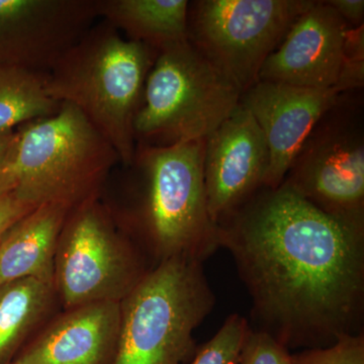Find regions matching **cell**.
<instances>
[{"mask_svg":"<svg viewBox=\"0 0 364 364\" xmlns=\"http://www.w3.org/2000/svg\"><path fill=\"white\" fill-rule=\"evenodd\" d=\"M119 158L75 107L62 102L51 116L16 129L0 164V196L13 193L36 207L74 208L100 198Z\"/></svg>","mask_w":364,"mask_h":364,"instance_id":"cell-3","label":"cell"},{"mask_svg":"<svg viewBox=\"0 0 364 364\" xmlns=\"http://www.w3.org/2000/svg\"><path fill=\"white\" fill-rule=\"evenodd\" d=\"M202 263L174 257L146 272L121 301L114 364H183L193 358V332L215 301Z\"/></svg>","mask_w":364,"mask_h":364,"instance_id":"cell-5","label":"cell"},{"mask_svg":"<svg viewBox=\"0 0 364 364\" xmlns=\"http://www.w3.org/2000/svg\"><path fill=\"white\" fill-rule=\"evenodd\" d=\"M119 328V301L65 309L28 340L11 364H114Z\"/></svg>","mask_w":364,"mask_h":364,"instance_id":"cell-14","label":"cell"},{"mask_svg":"<svg viewBox=\"0 0 364 364\" xmlns=\"http://www.w3.org/2000/svg\"><path fill=\"white\" fill-rule=\"evenodd\" d=\"M50 97L47 74L16 68H0V136L58 111Z\"/></svg>","mask_w":364,"mask_h":364,"instance_id":"cell-18","label":"cell"},{"mask_svg":"<svg viewBox=\"0 0 364 364\" xmlns=\"http://www.w3.org/2000/svg\"><path fill=\"white\" fill-rule=\"evenodd\" d=\"M157 53L98 20L47 74L50 97L75 107L129 164L134 122Z\"/></svg>","mask_w":364,"mask_h":364,"instance_id":"cell-4","label":"cell"},{"mask_svg":"<svg viewBox=\"0 0 364 364\" xmlns=\"http://www.w3.org/2000/svg\"><path fill=\"white\" fill-rule=\"evenodd\" d=\"M188 0H95L98 20L157 53L188 40Z\"/></svg>","mask_w":364,"mask_h":364,"instance_id":"cell-16","label":"cell"},{"mask_svg":"<svg viewBox=\"0 0 364 364\" xmlns=\"http://www.w3.org/2000/svg\"><path fill=\"white\" fill-rule=\"evenodd\" d=\"M314 0L189 1L188 41L243 95Z\"/></svg>","mask_w":364,"mask_h":364,"instance_id":"cell-9","label":"cell"},{"mask_svg":"<svg viewBox=\"0 0 364 364\" xmlns=\"http://www.w3.org/2000/svg\"><path fill=\"white\" fill-rule=\"evenodd\" d=\"M14 136H16V131L6 134V135L0 136V164L6 158L7 152L11 149L14 141Z\"/></svg>","mask_w":364,"mask_h":364,"instance_id":"cell-25","label":"cell"},{"mask_svg":"<svg viewBox=\"0 0 364 364\" xmlns=\"http://www.w3.org/2000/svg\"><path fill=\"white\" fill-rule=\"evenodd\" d=\"M349 28L363 26V0H326Z\"/></svg>","mask_w":364,"mask_h":364,"instance_id":"cell-24","label":"cell"},{"mask_svg":"<svg viewBox=\"0 0 364 364\" xmlns=\"http://www.w3.org/2000/svg\"><path fill=\"white\" fill-rule=\"evenodd\" d=\"M134 247L100 196L72 208L54 263L55 291L64 309L121 303L150 269Z\"/></svg>","mask_w":364,"mask_h":364,"instance_id":"cell-8","label":"cell"},{"mask_svg":"<svg viewBox=\"0 0 364 364\" xmlns=\"http://www.w3.org/2000/svg\"><path fill=\"white\" fill-rule=\"evenodd\" d=\"M249 327L238 314L229 316L212 339L198 347L189 364H238Z\"/></svg>","mask_w":364,"mask_h":364,"instance_id":"cell-19","label":"cell"},{"mask_svg":"<svg viewBox=\"0 0 364 364\" xmlns=\"http://www.w3.org/2000/svg\"><path fill=\"white\" fill-rule=\"evenodd\" d=\"M339 95L335 88L258 81L241 95L240 104L252 114L267 141L269 167L264 186L282 183L304 141Z\"/></svg>","mask_w":364,"mask_h":364,"instance_id":"cell-13","label":"cell"},{"mask_svg":"<svg viewBox=\"0 0 364 364\" xmlns=\"http://www.w3.org/2000/svg\"><path fill=\"white\" fill-rule=\"evenodd\" d=\"M293 364H364V333L342 337L336 343L291 354Z\"/></svg>","mask_w":364,"mask_h":364,"instance_id":"cell-20","label":"cell"},{"mask_svg":"<svg viewBox=\"0 0 364 364\" xmlns=\"http://www.w3.org/2000/svg\"><path fill=\"white\" fill-rule=\"evenodd\" d=\"M238 364H293L291 353L272 335L249 327Z\"/></svg>","mask_w":364,"mask_h":364,"instance_id":"cell-22","label":"cell"},{"mask_svg":"<svg viewBox=\"0 0 364 364\" xmlns=\"http://www.w3.org/2000/svg\"><path fill=\"white\" fill-rule=\"evenodd\" d=\"M348 28L326 0H314L265 60L259 81L313 90L335 88Z\"/></svg>","mask_w":364,"mask_h":364,"instance_id":"cell-12","label":"cell"},{"mask_svg":"<svg viewBox=\"0 0 364 364\" xmlns=\"http://www.w3.org/2000/svg\"><path fill=\"white\" fill-rule=\"evenodd\" d=\"M269 152L252 114L239 104L205 139L203 181L208 214L217 224L264 186Z\"/></svg>","mask_w":364,"mask_h":364,"instance_id":"cell-11","label":"cell"},{"mask_svg":"<svg viewBox=\"0 0 364 364\" xmlns=\"http://www.w3.org/2000/svg\"><path fill=\"white\" fill-rule=\"evenodd\" d=\"M364 30L363 26L349 28L345 36L343 64L335 90L339 93L363 90Z\"/></svg>","mask_w":364,"mask_h":364,"instance_id":"cell-21","label":"cell"},{"mask_svg":"<svg viewBox=\"0 0 364 364\" xmlns=\"http://www.w3.org/2000/svg\"><path fill=\"white\" fill-rule=\"evenodd\" d=\"M203 153L205 140L167 147L136 144L132 161L121 164L130 202L107 208L124 233L143 239L157 263L174 257L203 261L220 248L205 198Z\"/></svg>","mask_w":364,"mask_h":364,"instance_id":"cell-2","label":"cell"},{"mask_svg":"<svg viewBox=\"0 0 364 364\" xmlns=\"http://www.w3.org/2000/svg\"><path fill=\"white\" fill-rule=\"evenodd\" d=\"M36 208L38 207L25 202L13 193L0 196V242L16 223Z\"/></svg>","mask_w":364,"mask_h":364,"instance_id":"cell-23","label":"cell"},{"mask_svg":"<svg viewBox=\"0 0 364 364\" xmlns=\"http://www.w3.org/2000/svg\"><path fill=\"white\" fill-rule=\"evenodd\" d=\"M282 183L364 233L363 90L340 93L304 141Z\"/></svg>","mask_w":364,"mask_h":364,"instance_id":"cell-7","label":"cell"},{"mask_svg":"<svg viewBox=\"0 0 364 364\" xmlns=\"http://www.w3.org/2000/svg\"><path fill=\"white\" fill-rule=\"evenodd\" d=\"M241 91L188 40L158 52L134 122L136 144L205 140L240 104Z\"/></svg>","mask_w":364,"mask_h":364,"instance_id":"cell-6","label":"cell"},{"mask_svg":"<svg viewBox=\"0 0 364 364\" xmlns=\"http://www.w3.org/2000/svg\"><path fill=\"white\" fill-rule=\"evenodd\" d=\"M217 227L252 299L253 329L289 350L363 333L364 233L284 183L258 189Z\"/></svg>","mask_w":364,"mask_h":364,"instance_id":"cell-1","label":"cell"},{"mask_svg":"<svg viewBox=\"0 0 364 364\" xmlns=\"http://www.w3.org/2000/svg\"><path fill=\"white\" fill-rule=\"evenodd\" d=\"M97 20L95 0H0V68L48 74Z\"/></svg>","mask_w":364,"mask_h":364,"instance_id":"cell-10","label":"cell"},{"mask_svg":"<svg viewBox=\"0 0 364 364\" xmlns=\"http://www.w3.org/2000/svg\"><path fill=\"white\" fill-rule=\"evenodd\" d=\"M71 208L58 203L36 208L0 242V282L35 279L54 284L60 234Z\"/></svg>","mask_w":364,"mask_h":364,"instance_id":"cell-15","label":"cell"},{"mask_svg":"<svg viewBox=\"0 0 364 364\" xmlns=\"http://www.w3.org/2000/svg\"><path fill=\"white\" fill-rule=\"evenodd\" d=\"M54 284L35 279L0 284V364H11L54 308Z\"/></svg>","mask_w":364,"mask_h":364,"instance_id":"cell-17","label":"cell"},{"mask_svg":"<svg viewBox=\"0 0 364 364\" xmlns=\"http://www.w3.org/2000/svg\"><path fill=\"white\" fill-rule=\"evenodd\" d=\"M0 284H1V282H0Z\"/></svg>","mask_w":364,"mask_h":364,"instance_id":"cell-26","label":"cell"}]
</instances>
